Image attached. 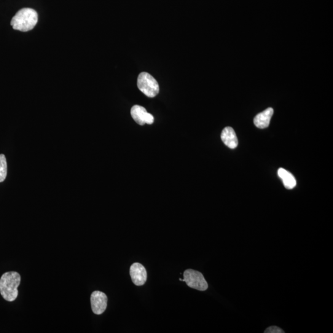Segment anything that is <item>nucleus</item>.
<instances>
[{"label":"nucleus","mask_w":333,"mask_h":333,"mask_svg":"<svg viewBox=\"0 0 333 333\" xmlns=\"http://www.w3.org/2000/svg\"><path fill=\"white\" fill-rule=\"evenodd\" d=\"M21 277L16 272H8L0 279V293L8 302H13L18 295V287L20 285Z\"/></svg>","instance_id":"1"},{"label":"nucleus","mask_w":333,"mask_h":333,"mask_svg":"<svg viewBox=\"0 0 333 333\" xmlns=\"http://www.w3.org/2000/svg\"><path fill=\"white\" fill-rule=\"evenodd\" d=\"M38 23V14L31 8H23L13 18L11 25L15 30L28 32L32 30Z\"/></svg>","instance_id":"2"},{"label":"nucleus","mask_w":333,"mask_h":333,"mask_svg":"<svg viewBox=\"0 0 333 333\" xmlns=\"http://www.w3.org/2000/svg\"><path fill=\"white\" fill-rule=\"evenodd\" d=\"M139 90L149 98H154L159 92V86L157 80L147 72L139 74L137 80Z\"/></svg>","instance_id":"3"},{"label":"nucleus","mask_w":333,"mask_h":333,"mask_svg":"<svg viewBox=\"0 0 333 333\" xmlns=\"http://www.w3.org/2000/svg\"><path fill=\"white\" fill-rule=\"evenodd\" d=\"M184 277L182 281L185 282L190 288L201 291H206L208 288V284L205 277L203 274L198 271L192 269L185 270Z\"/></svg>","instance_id":"4"},{"label":"nucleus","mask_w":333,"mask_h":333,"mask_svg":"<svg viewBox=\"0 0 333 333\" xmlns=\"http://www.w3.org/2000/svg\"><path fill=\"white\" fill-rule=\"evenodd\" d=\"M91 305L93 312L96 315H101L106 310L107 305V297L104 292L94 291L91 295Z\"/></svg>","instance_id":"5"},{"label":"nucleus","mask_w":333,"mask_h":333,"mask_svg":"<svg viewBox=\"0 0 333 333\" xmlns=\"http://www.w3.org/2000/svg\"><path fill=\"white\" fill-rule=\"evenodd\" d=\"M131 115L133 120L140 125H144L145 123L151 125L154 122L153 115L148 113L143 106H133L131 109Z\"/></svg>","instance_id":"6"},{"label":"nucleus","mask_w":333,"mask_h":333,"mask_svg":"<svg viewBox=\"0 0 333 333\" xmlns=\"http://www.w3.org/2000/svg\"><path fill=\"white\" fill-rule=\"evenodd\" d=\"M130 274L133 283L136 286L143 285L147 280L146 268L139 263H134L131 266Z\"/></svg>","instance_id":"7"},{"label":"nucleus","mask_w":333,"mask_h":333,"mask_svg":"<svg viewBox=\"0 0 333 333\" xmlns=\"http://www.w3.org/2000/svg\"><path fill=\"white\" fill-rule=\"evenodd\" d=\"M221 139L224 143L230 149H235L238 145L237 136L233 128L225 127L221 134Z\"/></svg>","instance_id":"8"},{"label":"nucleus","mask_w":333,"mask_h":333,"mask_svg":"<svg viewBox=\"0 0 333 333\" xmlns=\"http://www.w3.org/2000/svg\"><path fill=\"white\" fill-rule=\"evenodd\" d=\"M273 114V109L269 107L264 111L260 112L255 117L254 123L255 125L259 128H267L270 125V120Z\"/></svg>","instance_id":"9"},{"label":"nucleus","mask_w":333,"mask_h":333,"mask_svg":"<svg viewBox=\"0 0 333 333\" xmlns=\"http://www.w3.org/2000/svg\"><path fill=\"white\" fill-rule=\"evenodd\" d=\"M278 176L283 181L284 187L288 190L293 189L296 186L297 182L293 175L283 168L278 169Z\"/></svg>","instance_id":"10"},{"label":"nucleus","mask_w":333,"mask_h":333,"mask_svg":"<svg viewBox=\"0 0 333 333\" xmlns=\"http://www.w3.org/2000/svg\"><path fill=\"white\" fill-rule=\"evenodd\" d=\"M7 176V162L4 154H0V183L4 182Z\"/></svg>","instance_id":"11"},{"label":"nucleus","mask_w":333,"mask_h":333,"mask_svg":"<svg viewBox=\"0 0 333 333\" xmlns=\"http://www.w3.org/2000/svg\"><path fill=\"white\" fill-rule=\"evenodd\" d=\"M265 333H283L284 331H283L280 327L277 326H270L268 327L267 329L264 331Z\"/></svg>","instance_id":"12"},{"label":"nucleus","mask_w":333,"mask_h":333,"mask_svg":"<svg viewBox=\"0 0 333 333\" xmlns=\"http://www.w3.org/2000/svg\"><path fill=\"white\" fill-rule=\"evenodd\" d=\"M179 280H180V281H182V278H180Z\"/></svg>","instance_id":"13"}]
</instances>
